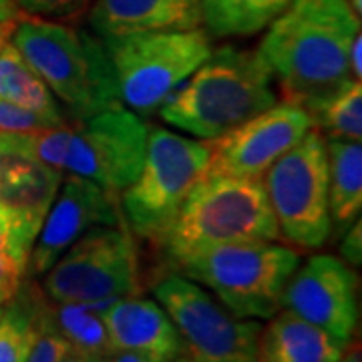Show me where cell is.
<instances>
[{
    "label": "cell",
    "mask_w": 362,
    "mask_h": 362,
    "mask_svg": "<svg viewBox=\"0 0 362 362\" xmlns=\"http://www.w3.org/2000/svg\"><path fill=\"white\" fill-rule=\"evenodd\" d=\"M282 308L350 344L358 326V278L342 258L312 256L288 280Z\"/></svg>",
    "instance_id": "cell-13"
},
{
    "label": "cell",
    "mask_w": 362,
    "mask_h": 362,
    "mask_svg": "<svg viewBox=\"0 0 362 362\" xmlns=\"http://www.w3.org/2000/svg\"><path fill=\"white\" fill-rule=\"evenodd\" d=\"M101 40L115 73L121 105L137 115L159 111L214 51L202 26L143 30Z\"/></svg>",
    "instance_id": "cell-6"
},
{
    "label": "cell",
    "mask_w": 362,
    "mask_h": 362,
    "mask_svg": "<svg viewBox=\"0 0 362 362\" xmlns=\"http://www.w3.org/2000/svg\"><path fill=\"white\" fill-rule=\"evenodd\" d=\"M33 135L2 133L0 131V181L11 177L26 165L35 163Z\"/></svg>",
    "instance_id": "cell-27"
},
{
    "label": "cell",
    "mask_w": 362,
    "mask_h": 362,
    "mask_svg": "<svg viewBox=\"0 0 362 362\" xmlns=\"http://www.w3.org/2000/svg\"><path fill=\"white\" fill-rule=\"evenodd\" d=\"M361 52H362V35L358 33V35L354 37V40H352V45H350V51H349L350 75H352V78H358V81H361V75H362Z\"/></svg>",
    "instance_id": "cell-32"
},
{
    "label": "cell",
    "mask_w": 362,
    "mask_h": 362,
    "mask_svg": "<svg viewBox=\"0 0 362 362\" xmlns=\"http://www.w3.org/2000/svg\"><path fill=\"white\" fill-rule=\"evenodd\" d=\"M209 143L149 127L137 177L121 192L125 221L141 240L161 244L195 183L207 173Z\"/></svg>",
    "instance_id": "cell-7"
},
{
    "label": "cell",
    "mask_w": 362,
    "mask_h": 362,
    "mask_svg": "<svg viewBox=\"0 0 362 362\" xmlns=\"http://www.w3.org/2000/svg\"><path fill=\"white\" fill-rule=\"evenodd\" d=\"M349 349L322 328L280 308L259 330L256 362H340Z\"/></svg>",
    "instance_id": "cell-18"
},
{
    "label": "cell",
    "mask_w": 362,
    "mask_h": 362,
    "mask_svg": "<svg viewBox=\"0 0 362 362\" xmlns=\"http://www.w3.org/2000/svg\"><path fill=\"white\" fill-rule=\"evenodd\" d=\"M314 129L326 139H362V85L358 78H350L337 93L318 105L310 113Z\"/></svg>",
    "instance_id": "cell-24"
},
{
    "label": "cell",
    "mask_w": 362,
    "mask_h": 362,
    "mask_svg": "<svg viewBox=\"0 0 362 362\" xmlns=\"http://www.w3.org/2000/svg\"><path fill=\"white\" fill-rule=\"evenodd\" d=\"M89 26L99 39L202 26V0H93Z\"/></svg>",
    "instance_id": "cell-17"
},
{
    "label": "cell",
    "mask_w": 362,
    "mask_h": 362,
    "mask_svg": "<svg viewBox=\"0 0 362 362\" xmlns=\"http://www.w3.org/2000/svg\"><path fill=\"white\" fill-rule=\"evenodd\" d=\"M61 181V171H54L39 161L0 181V214L8 226L14 258L25 270Z\"/></svg>",
    "instance_id": "cell-16"
},
{
    "label": "cell",
    "mask_w": 362,
    "mask_h": 362,
    "mask_svg": "<svg viewBox=\"0 0 362 362\" xmlns=\"http://www.w3.org/2000/svg\"><path fill=\"white\" fill-rule=\"evenodd\" d=\"M121 223L115 195L77 175H63L47 220L30 250L26 274L42 276L69 247L99 226Z\"/></svg>",
    "instance_id": "cell-14"
},
{
    "label": "cell",
    "mask_w": 362,
    "mask_h": 362,
    "mask_svg": "<svg viewBox=\"0 0 362 362\" xmlns=\"http://www.w3.org/2000/svg\"><path fill=\"white\" fill-rule=\"evenodd\" d=\"M103 320L113 350L133 352L147 362L183 358V342L169 314L151 298H119L103 308Z\"/></svg>",
    "instance_id": "cell-15"
},
{
    "label": "cell",
    "mask_w": 362,
    "mask_h": 362,
    "mask_svg": "<svg viewBox=\"0 0 362 362\" xmlns=\"http://www.w3.org/2000/svg\"><path fill=\"white\" fill-rule=\"evenodd\" d=\"M6 300H8V298H6V296H4V294H2V292H0V306H2V304H4Z\"/></svg>",
    "instance_id": "cell-39"
},
{
    "label": "cell",
    "mask_w": 362,
    "mask_h": 362,
    "mask_svg": "<svg viewBox=\"0 0 362 362\" xmlns=\"http://www.w3.org/2000/svg\"><path fill=\"white\" fill-rule=\"evenodd\" d=\"M262 180L206 173L169 226L161 246L169 262L207 247L240 242H278Z\"/></svg>",
    "instance_id": "cell-4"
},
{
    "label": "cell",
    "mask_w": 362,
    "mask_h": 362,
    "mask_svg": "<svg viewBox=\"0 0 362 362\" xmlns=\"http://www.w3.org/2000/svg\"><path fill=\"white\" fill-rule=\"evenodd\" d=\"M340 256L349 266H361L362 264V230L361 220L350 226L342 242H340Z\"/></svg>",
    "instance_id": "cell-31"
},
{
    "label": "cell",
    "mask_w": 362,
    "mask_h": 362,
    "mask_svg": "<svg viewBox=\"0 0 362 362\" xmlns=\"http://www.w3.org/2000/svg\"><path fill=\"white\" fill-rule=\"evenodd\" d=\"M18 8L14 4V0H0V23H8L18 16Z\"/></svg>",
    "instance_id": "cell-34"
},
{
    "label": "cell",
    "mask_w": 362,
    "mask_h": 362,
    "mask_svg": "<svg viewBox=\"0 0 362 362\" xmlns=\"http://www.w3.org/2000/svg\"><path fill=\"white\" fill-rule=\"evenodd\" d=\"M153 296L180 332L185 362H256L258 320L233 316L204 286L181 274L159 280Z\"/></svg>",
    "instance_id": "cell-10"
},
{
    "label": "cell",
    "mask_w": 362,
    "mask_h": 362,
    "mask_svg": "<svg viewBox=\"0 0 362 362\" xmlns=\"http://www.w3.org/2000/svg\"><path fill=\"white\" fill-rule=\"evenodd\" d=\"M47 121L39 115L26 111L18 105L8 103L0 99V131L2 133H18V135H37L40 131L49 129Z\"/></svg>",
    "instance_id": "cell-30"
},
{
    "label": "cell",
    "mask_w": 362,
    "mask_h": 362,
    "mask_svg": "<svg viewBox=\"0 0 362 362\" xmlns=\"http://www.w3.org/2000/svg\"><path fill=\"white\" fill-rule=\"evenodd\" d=\"M42 276V292L54 304L107 308L141 292L137 247L121 223L87 232Z\"/></svg>",
    "instance_id": "cell-8"
},
{
    "label": "cell",
    "mask_w": 362,
    "mask_h": 362,
    "mask_svg": "<svg viewBox=\"0 0 362 362\" xmlns=\"http://www.w3.org/2000/svg\"><path fill=\"white\" fill-rule=\"evenodd\" d=\"M276 103L274 78L258 51L226 45L159 107V117L187 137L214 141Z\"/></svg>",
    "instance_id": "cell-2"
},
{
    "label": "cell",
    "mask_w": 362,
    "mask_h": 362,
    "mask_svg": "<svg viewBox=\"0 0 362 362\" xmlns=\"http://www.w3.org/2000/svg\"><path fill=\"white\" fill-rule=\"evenodd\" d=\"M45 292L28 284H21L0 312V362H26L37 334V322Z\"/></svg>",
    "instance_id": "cell-22"
},
{
    "label": "cell",
    "mask_w": 362,
    "mask_h": 362,
    "mask_svg": "<svg viewBox=\"0 0 362 362\" xmlns=\"http://www.w3.org/2000/svg\"><path fill=\"white\" fill-rule=\"evenodd\" d=\"M61 362H95L90 361L89 356H85V354H81V352H77V350H69L65 356H63V361Z\"/></svg>",
    "instance_id": "cell-36"
},
{
    "label": "cell",
    "mask_w": 362,
    "mask_h": 362,
    "mask_svg": "<svg viewBox=\"0 0 362 362\" xmlns=\"http://www.w3.org/2000/svg\"><path fill=\"white\" fill-rule=\"evenodd\" d=\"M314 129L312 117L298 105L276 103L240 127L209 143L207 173L262 180L276 159Z\"/></svg>",
    "instance_id": "cell-12"
},
{
    "label": "cell",
    "mask_w": 362,
    "mask_h": 362,
    "mask_svg": "<svg viewBox=\"0 0 362 362\" xmlns=\"http://www.w3.org/2000/svg\"><path fill=\"white\" fill-rule=\"evenodd\" d=\"M18 18V16H16ZM14 18V21H16ZM14 21H8V23H0V51H2V47L11 40V35H13V28H14Z\"/></svg>",
    "instance_id": "cell-35"
},
{
    "label": "cell",
    "mask_w": 362,
    "mask_h": 362,
    "mask_svg": "<svg viewBox=\"0 0 362 362\" xmlns=\"http://www.w3.org/2000/svg\"><path fill=\"white\" fill-rule=\"evenodd\" d=\"M101 362H147L141 356L133 354V352H123V350H113L109 356H105Z\"/></svg>",
    "instance_id": "cell-33"
},
{
    "label": "cell",
    "mask_w": 362,
    "mask_h": 362,
    "mask_svg": "<svg viewBox=\"0 0 362 362\" xmlns=\"http://www.w3.org/2000/svg\"><path fill=\"white\" fill-rule=\"evenodd\" d=\"M0 99L39 115L52 127L69 121L47 83L26 63L11 40L0 51Z\"/></svg>",
    "instance_id": "cell-20"
},
{
    "label": "cell",
    "mask_w": 362,
    "mask_h": 362,
    "mask_svg": "<svg viewBox=\"0 0 362 362\" xmlns=\"http://www.w3.org/2000/svg\"><path fill=\"white\" fill-rule=\"evenodd\" d=\"M340 362H361V350L354 349V350H346V354H344V358Z\"/></svg>",
    "instance_id": "cell-37"
},
{
    "label": "cell",
    "mask_w": 362,
    "mask_h": 362,
    "mask_svg": "<svg viewBox=\"0 0 362 362\" xmlns=\"http://www.w3.org/2000/svg\"><path fill=\"white\" fill-rule=\"evenodd\" d=\"M175 362H185V361H183V358H180V361H175Z\"/></svg>",
    "instance_id": "cell-40"
},
{
    "label": "cell",
    "mask_w": 362,
    "mask_h": 362,
    "mask_svg": "<svg viewBox=\"0 0 362 362\" xmlns=\"http://www.w3.org/2000/svg\"><path fill=\"white\" fill-rule=\"evenodd\" d=\"M11 42L47 83L69 121L121 105L103 40L83 28L25 16L14 21Z\"/></svg>",
    "instance_id": "cell-3"
},
{
    "label": "cell",
    "mask_w": 362,
    "mask_h": 362,
    "mask_svg": "<svg viewBox=\"0 0 362 362\" xmlns=\"http://www.w3.org/2000/svg\"><path fill=\"white\" fill-rule=\"evenodd\" d=\"M25 278L26 270L18 264V259L14 258L8 226H6L4 216L0 214V292L11 300Z\"/></svg>",
    "instance_id": "cell-28"
},
{
    "label": "cell",
    "mask_w": 362,
    "mask_h": 362,
    "mask_svg": "<svg viewBox=\"0 0 362 362\" xmlns=\"http://www.w3.org/2000/svg\"><path fill=\"white\" fill-rule=\"evenodd\" d=\"M93 0H14L18 13L26 16H39L49 21L75 18Z\"/></svg>",
    "instance_id": "cell-29"
},
{
    "label": "cell",
    "mask_w": 362,
    "mask_h": 362,
    "mask_svg": "<svg viewBox=\"0 0 362 362\" xmlns=\"http://www.w3.org/2000/svg\"><path fill=\"white\" fill-rule=\"evenodd\" d=\"M326 139V137H324ZM328 153V209L332 232H346L362 209L361 141L326 139Z\"/></svg>",
    "instance_id": "cell-19"
},
{
    "label": "cell",
    "mask_w": 362,
    "mask_h": 362,
    "mask_svg": "<svg viewBox=\"0 0 362 362\" xmlns=\"http://www.w3.org/2000/svg\"><path fill=\"white\" fill-rule=\"evenodd\" d=\"M149 125L125 105L71 121L63 175H77L121 194L137 177L145 159Z\"/></svg>",
    "instance_id": "cell-11"
},
{
    "label": "cell",
    "mask_w": 362,
    "mask_h": 362,
    "mask_svg": "<svg viewBox=\"0 0 362 362\" xmlns=\"http://www.w3.org/2000/svg\"><path fill=\"white\" fill-rule=\"evenodd\" d=\"M290 0H202V28L207 37H252L284 13Z\"/></svg>",
    "instance_id": "cell-21"
},
{
    "label": "cell",
    "mask_w": 362,
    "mask_h": 362,
    "mask_svg": "<svg viewBox=\"0 0 362 362\" xmlns=\"http://www.w3.org/2000/svg\"><path fill=\"white\" fill-rule=\"evenodd\" d=\"M349 2V6L352 8V13L356 14L358 18H361V13H362V2L361 0H346Z\"/></svg>",
    "instance_id": "cell-38"
},
{
    "label": "cell",
    "mask_w": 362,
    "mask_h": 362,
    "mask_svg": "<svg viewBox=\"0 0 362 362\" xmlns=\"http://www.w3.org/2000/svg\"><path fill=\"white\" fill-rule=\"evenodd\" d=\"M238 318L268 320L282 308V294L300 266V254L276 242H240L207 247L171 264Z\"/></svg>",
    "instance_id": "cell-5"
},
{
    "label": "cell",
    "mask_w": 362,
    "mask_h": 362,
    "mask_svg": "<svg viewBox=\"0 0 362 362\" xmlns=\"http://www.w3.org/2000/svg\"><path fill=\"white\" fill-rule=\"evenodd\" d=\"M69 350H71L69 342L59 332L57 324L52 320V306H49V302H45L40 308L39 322H37L35 342H33V349L26 362H61Z\"/></svg>",
    "instance_id": "cell-25"
},
{
    "label": "cell",
    "mask_w": 362,
    "mask_h": 362,
    "mask_svg": "<svg viewBox=\"0 0 362 362\" xmlns=\"http://www.w3.org/2000/svg\"><path fill=\"white\" fill-rule=\"evenodd\" d=\"M52 320L69 346L89 356L90 361L101 362L113 352L103 320V308L87 304H57L52 308Z\"/></svg>",
    "instance_id": "cell-23"
},
{
    "label": "cell",
    "mask_w": 362,
    "mask_h": 362,
    "mask_svg": "<svg viewBox=\"0 0 362 362\" xmlns=\"http://www.w3.org/2000/svg\"><path fill=\"white\" fill-rule=\"evenodd\" d=\"M280 238L298 247H322L330 233L328 153L320 131L310 129L300 143L262 175Z\"/></svg>",
    "instance_id": "cell-9"
},
{
    "label": "cell",
    "mask_w": 362,
    "mask_h": 362,
    "mask_svg": "<svg viewBox=\"0 0 362 362\" xmlns=\"http://www.w3.org/2000/svg\"><path fill=\"white\" fill-rule=\"evenodd\" d=\"M69 139H71V121L33 135V147H35L37 161L63 173Z\"/></svg>",
    "instance_id": "cell-26"
},
{
    "label": "cell",
    "mask_w": 362,
    "mask_h": 362,
    "mask_svg": "<svg viewBox=\"0 0 362 362\" xmlns=\"http://www.w3.org/2000/svg\"><path fill=\"white\" fill-rule=\"evenodd\" d=\"M361 18L346 0H290L256 49L270 69L284 103L308 115L337 93L350 75L349 51Z\"/></svg>",
    "instance_id": "cell-1"
},
{
    "label": "cell",
    "mask_w": 362,
    "mask_h": 362,
    "mask_svg": "<svg viewBox=\"0 0 362 362\" xmlns=\"http://www.w3.org/2000/svg\"><path fill=\"white\" fill-rule=\"evenodd\" d=\"M0 312H2V306H0Z\"/></svg>",
    "instance_id": "cell-41"
}]
</instances>
